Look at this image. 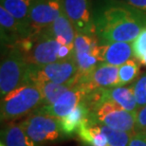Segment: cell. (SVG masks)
Segmentation results:
<instances>
[{
  "label": "cell",
  "instance_id": "obj_26",
  "mask_svg": "<svg viewBox=\"0 0 146 146\" xmlns=\"http://www.w3.org/2000/svg\"><path fill=\"white\" fill-rule=\"evenodd\" d=\"M128 146H146V136L142 132L135 133Z\"/></svg>",
  "mask_w": 146,
  "mask_h": 146
},
{
  "label": "cell",
  "instance_id": "obj_16",
  "mask_svg": "<svg viewBox=\"0 0 146 146\" xmlns=\"http://www.w3.org/2000/svg\"><path fill=\"white\" fill-rule=\"evenodd\" d=\"M90 115V109L87 106L86 102H83L76 106L74 110L66 116L60 119V126L62 135L66 137L72 136L73 134H77L80 129L82 123Z\"/></svg>",
  "mask_w": 146,
  "mask_h": 146
},
{
  "label": "cell",
  "instance_id": "obj_27",
  "mask_svg": "<svg viewBox=\"0 0 146 146\" xmlns=\"http://www.w3.org/2000/svg\"><path fill=\"white\" fill-rule=\"evenodd\" d=\"M123 1L139 10L146 18V0H123Z\"/></svg>",
  "mask_w": 146,
  "mask_h": 146
},
{
  "label": "cell",
  "instance_id": "obj_24",
  "mask_svg": "<svg viewBox=\"0 0 146 146\" xmlns=\"http://www.w3.org/2000/svg\"><path fill=\"white\" fill-rule=\"evenodd\" d=\"M146 129V106L139 110L137 115V123H136V133L143 132Z\"/></svg>",
  "mask_w": 146,
  "mask_h": 146
},
{
  "label": "cell",
  "instance_id": "obj_19",
  "mask_svg": "<svg viewBox=\"0 0 146 146\" xmlns=\"http://www.w3.org/2000/svg\"><path fill=\"white\" fill-rule=\"evenodd\" d=\"M75 84H77L76 77L71 82H69V83L63 84L52 83V82H46V83L38 84L37 86L39 87L43 97L42 106H49V104H54L64 93L69 90Z\"/></svg>",
  "mask_w": 146,
  "mask_h": 146
},
{
  "label": "cell",
  "instance_id": "obj_12",
  "mask_svg": "<svg viewBox=\"0 0 146 146\" xmlns=\"http://www.w3.org/2000/svg\"><path fill=\"white\" fill-rule=\"evenodd\" d=\"M31 36L30 28L26 27L0 6V37L2 48H9L20 41Z\"/></svg>",
  "mask_w": 146,
  "mask_h": 146
},
{
  "label": "cell",
  "instance_id": "obj_13",
  "mask_svg": "<svg viewBox=\"0 0 146 146\" xmlns=\"http://www.w3.org/2000/svg\"><path fill=\"white\" fill-rule=\"evenodd\" d=\"M96 55L100 63H106L111 66H121L133 58V43L116 42L98 45L96 48Z\"/></svg>",
  "mask_w": 146,
  "mask_h": 146
},
{
  "label": "cell",
  "instance_id": "obj_22",
  "mask_svg": "<svg viewBox=\"0 0 146 146\" xmlns=\"http://www.w3.org/2000/svg\"><path fill=\"white\" fill-rule=\"evenodd\" d=\"M132 86L139 110L146 106V72L139 76L138 80L132 84Z\"/></svg>",
  "mask_w": 146,
  "mask_h": 146
},
{
  "label": "cell",
  "instance_id": "obj_3",
  "mask_svg": "<svg viewBox=\"0 0 146 146\" xmlns=\"http://www.w3.org/2000/svg\"><path fill=\"white\" fill-rule=\"evenodd\" d=\"M77 72L78 68L74 55L68 59L60 60L44 66L29 64L23 84L38 86L46 82H52L63 84L71 82L76 77Z\"/></svg>",
  "mask_w": 146,
  "mask_h": 146
},
{
  "label": "cell",
  "instance_id": "obj_23",
  "mask_svg": "<svg viewBox=\"0 0 146 146\" xmlns=\"http://www.w3.org/2000/svg\"><path fill=\"white\" fill-rule=\"evenodd\" d=\"M133 51L135 58L141 62L142 57L146 54V28L141 31L133 42Z\"/></svg>",
  "mask_w": 146,
  "mask_h": 146
},
{
  "label": "cell",
  "instance_id": "obj_14",
  "mask_svg": "<svg viewBox=\"0 0 146 146\" xmlns=\"http://www.w3.org/2000/svg\"><path fill=\"white\" fill-rule=\"evenodd\" d=\"M80 84L90 90L119 86V66L100 63Z\"/></svg>",
  "mask_w": 146,
  "mask_h": 146
},
{
  "label": "cell",
  "instance_id": "obj_1",
  "mask_svg": "<svg viewBox=\"0 0 146 146\" xmlns=\"http://www.w3.org/2000/svg\"><path fill=\"white\" fill-rule=\"evenodd\" d=\"M93 23L99 45L133 43L146 28V18L123 0H93Z\"/></svg>",
  "mask_w": 146,
  "mask_h": 146
},
{
  "label": "cell",
  "instance_id": "obj_20",
  "mask_svg": "<svg viewBox=\"0 0 146 146\" xmlns=\"http://www.w3.org/2000/svg\"><path fill=\"white\" fill-rule=\"evenodd\" d=\"M139 64L141 62L133 58L126 63L119 66V86H125L131 83H135L139 78Z\"/></svg>",
  "mask_w": 146,
  "mask_h": 146
},
{
  "label": "cell",
  "instance_id": "obj_21",
  "mask_svg": "<svg viewBox=\"0 0 146 146\" xmlns=\"http://www.w3.org/2000/svg\"><path fill=\"white\" fill-rule=\"evenodd\" d=\"M97 125L102 132L106 136L109 146H128L133 135L135 134V133L125 132V131L116 130L100 123H97Z\"/></svg>",
  "mask_w": 146,
  "mask_h": 146
},
{
  "label": "cell",
  "instance_id": "obj_5",
  "mask_svg": "<svg viewBox=\"0 0 146 146\" xmlns=\"http://www.w3.org/2000/svg\"><path fill=\"white\" fill-rule=\"evenodd\" d=\"M29 63L21 49L13 46L9 48L0 66V95L1 98L21 86Z\"/></svg>",
  "mask_w": 146,
  "mask_h": 146
},
{
  "label": "cell",
  "instance_id": "obj_8",
  "mask_svg": "<svg viewBox=\"0 0 146 146\" xmlns=\"http://www.w3.org/2000/svg\"><path fill=\"white\" fill-rule=\"evenodd\" d=\"M106 101H111L124 110L138 113L139 107L134 94L132 84L128 86H116L111 88H100L89 92L84 102L89 109Z\"/></svg>",
  "mask_w": 146,
  "mask_h": 146
},
{
  "label": "cell",
  "instance_id": "obj_28",
  "mask_svg": "<svg viewBox=\"0 0 146 146\" xmlns=\"http://www.w3.org/2000/svg\"><path fill=\"white\" fill-rule=\"evenodd\" d=\"M0 146H5V144H4V143H3V142L1 141V143H0Z\"/></svg>",
  "mask_w": 146,
  "mask_h": 146
},
{
  "label": "cell",
  "instance_id": "obj_18",
  "mask_svg": "<svg viewBox=\"0 0 146 146\" xmlns=\"http://www.w3.org/2000/svg\"><path fill=\"white\" fill-rule=\"evenodd\" d=\"M1 141L5 146H37L26 134L20 123H10L2 130Z\"/></svg>",
  "mask_w": 146,
  "mask_h": 146
},
{
  "label": "cell",
  "instance_id": "obj_2",
  "mask_svg": "<svg viewBox=\"0 0 146 146\" xmlns=\"http://www.w3.org/2000/svg\"><path fill=\"white\" fill-rule=\"evenodd\" d=\"M43 106L39 87L33 84H23L1 98V121H13L30 115Z\"/></svg>",
  "mask_w": 146,
  "mask_h": 146
},
{
  "label": "cell",
  "instance_id": "obj_11",
  "mask_svg": "<svg viewBox=\"0 0 146 146\" xmlns=\"http://www.w3.org/2000/svg\"><path fill=\"white\" fill-rule=\"evenodd\" d=\"M61 9L62 0H35L30 13L31 36L48 29L59 16Z\"/></svg>",
  "mask_w": 146,
  "mask_h": 146
},
{
  "label": "cell",
  "instance_id": "obj_17",
  "mask_svg": "<svg viewBox=\"0 0 146 146\" xmlns=\"http://www.w3.org/2000/svg\"><path fill=\"white\" fill-rule=\"evenodd\" d=\"M34 2L35 0H0V6L17 21L30 28V13Z\"/></svg>",
  "mask_w": 146,
  "mask_h": 146
},
{
  "label": "cell",
  "instance_id": "obj_15",
  "mask_svg": "<svg viewBox=\"0 0 146 146\" xmlns=\"http://www.w3.org/2000/svg\"><path fill=\"white\" fill-rule=\"evenodd\" d=\"M45 31H48L62 46L74 45V40L77 31L71 21L66 16L63 8L61 9V13L56 20Z\"/></svg>",
  "mask_w": 146,
  "mask_h": 146
},
{
  "label": "cell",
  "instance_id": "obj_7",
  "mask_svg": "<svg viewBox=\"0 0 146 146\" xmlns=\"http://www.w3.org/2000/svg\"><path fill=\"white\" fill-rule=\"evenodd\" d=\"M20 124L37 146L56 141L62 135L60 119L37 110L30 114Z\"/></svg>",
  "mask_w": 146,
  "mask_h": 146
},
{
  "label": "cell",
  "instance_id": "obj_25",
  "mask_svg": "<svg viewBox=\"0 0 146 146\" xmlns=\"http://www.w3.org/2000/svg\"><path fill=\"white\" fill-rule=\"evenodd\" d=\"M74 55V45L61 46L58 50V58L60 60H66Z\"/></svg>",
  "mask_w": 146,
  "mask_h": 146
},
{
  "label": "cell",
  "instance_id": "obj_4",
  "mask_svg": "<svg viewBox=\"0 0 146 146\" xmlns=\"http://www.w3.org/2000/svg\"><path fill=\"white\" fill-rule=\"evenodd\" d=\"M31 65L44 66L59 61L58 50L62 46L46 31L21 40L15 45Z\"/></svg>",
  "mask_w": 146,
  "mask_h": 146
},
{
  "label": "cell",
  "instance_id": "obj_9",
  "mask_svg": "<svg viewBox=\"0 0 146 146\" xmlns=\"http://www.w3.org/2000/svg\"><path fill=\"white\" fill-rule=\"evenodd\" d=\"M62 8L77 33L95 36L93 0H62Z\"/></svg>",
  "mask_w": 146,
  "mask_h": 146
},
{
  "label": "cell",
  "instance_id": "obj_29",
  "mask_svg": "<svg viewBox=\"0 0 146 146\" xmlns=\"http://www.w3.org/2000/svg\"><path fill=\"white\" fill-rule=\"evenodd\" d=\"M142 133H143V134H144V135L146 136V129H145V130H144V131H143V132H142Z\"/></svg>",
  "mask_w": 146,
  "mask_h": 146
},
{
  "label": "cell",
  "instance_id": "obj_6",
  "mask_svg": "<svg viewBox=\"0 0 146 146\" xmlns=\"http://www.w3.org/2000/svg\"><path fill=\"white\" fill-rule=\"evenodd\" d=\"M138 113L124 110L114 102L106 101L90 109L89 118L97 123L116 130L136 133Z\"/></svg>",
  "mask_w": 146,
  "mask_h": 146
},
{
  "label": "cell",
  "instance_id": "obj_10",
  "mask_svg": "<svg viewBox=\"0 0 146 146\" xmlns=\"http://www.w3.org/2000/svg\"><path fill=\"white\" fill-rule=\"evenodd\" d=\"M91 91L92 90H90L84 84H77L64 93L54 104L41 106L37 109V111L60 119L70 113L72 110H74L78 104L83 103L89 92Z\"/></svg>",
  "mask_w": 146,
  "mask_h": 146
}]
</instances>
